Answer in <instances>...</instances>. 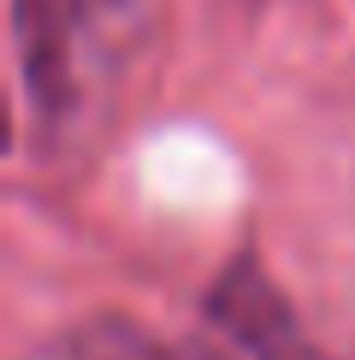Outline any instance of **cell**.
<instances>
[{"mask_svg": "<svg viewBox=\"0 0 355 360\" xmlns=\"http://www.w3.org/2000/svg\"><path fill=\"white\" fill-rule=\"evenodd\" d=\"M137 36V0H12V41L42 142L89 130L125 77Z\"/></svg>", "mask_w": 355, "mask_h": 360, "instance_id": "obj_1", "label": "cell"}, {"mask_svg": "<svg viewBox=\"0 0 355 360\" xmlns=\"http://www.w3.org/2000/svg\"><path fill=\"white\" fill-rule=\"evenodd\" d=\"M207 319L225 331L249 360H325L314 337L302 331V319L278 295V283L261 272L255 260H231L207 290Z\"/></svg>", "mask_w": 355, "mask_h": 360, "instance_id": "obj_2", "label": "cell"}, {"mask_svg": "<svg viewBox=\"0 0 355 360\" xmlns=\"http://www.w3.org/2000/svg\"><path fill=\"white\" fill-rule=\"evenodd\" d=\"M54 360H225V354H213L207 342L166 337L154 325L130 319V313H95V319L71 325L59 337Z\"/></svg>", "mask_w": 355, "mask_h": 360, "instance_id": "obj_3", "label": "cell"}]
</instances>
